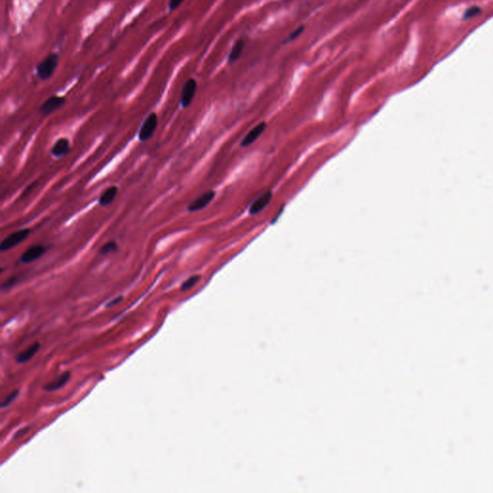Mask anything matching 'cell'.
Instances as JSON below:
<instances>
[{"mask_svg": "<svg viewBox=\"0 0 493 493\" xmlns=\"http://www.w3.org/2000/svg\"><path fill=\"white\" fill-rule=\"evenodd\" d=\"M17 282V278H12L10 280H8L7 282H5L3 285H2V289H7V288H10L11 286L15 285Z\"/></svg>", "mask_w": 493, "mask_h": 493, "instance_id": "obj_22", "label": "cell"}, {"mask_svg": "<svg viewBox=\"0 0 493 493\" xmlns=\"http://www.w3.org/2000/svg\"><path fill=\"white\" fill-rule=\"evenodd\" d=\"M183 1H184V0H170V4H169L170 9H171L172 11L176 10V9H177V8H178V7H179V6L183 3Z\"/></svg>", "mask_w": 493, "mask_h": 493, "instance_id": "obj_21", "label": "cell"}, {"mask_svg": "<svg viewBox=\"0 0 493 493\" xmlns=\"http://www.w3.org/2000/svg\"><path fill=\"white\" fill-rule=\"evenodd\" d=\"M118 249H119L118 243L116 241L112 240V241H108L103 246H101L99 248V252L101 255H108V254H111V253L118 251Z\"/></svg>", "mask_w": 493, "mask_h": 493, "instance_id": "obj_15", "label": "cell"}, {"mask_svg": "<svg viewBox=\"0 0 493 493\" xmlns=\"http://www.w3.org/2000/svg\"><path fill=\"white\" fill-rule=\"evenodd\" d=\"M118 193H119V188L117 186L108 187L99 197V205L103 206V207L110 205L116 199Z\"/></svg>", "mask_w": 493, "mask_h": 493, "instance_id": "obj_11", "label": "cell"}, {"mask_svg": "<svg viewBox=\"0 0 493 493\" xmlns=\"http://www.w3.org/2000/svg\"><path fill=\"white\" fill-rule=\"evenodd\" d=\"M197 81L193 78L187 80L186 83L184 84L181 92V99H180L181 105L183 108H187L191 105L197 92Z\"/></svg>", "mask_w": 493, "mask_h": 493, "instance_id": "obj_6", "label": "cell"}, {"mask_svg": "<svg viewBox=\"0 0 493 493\" xmlns=\"http://www.w3.org/2000/svg\"><path fill=\"white\" fill-rule=\"evenodd\" d=\"M31 230L29 229H23L17 230L10 235H8L6 238H4L0 244V250L2 252L9 251L10 249L14 248L15 246L20 245L23 241H25L29 235H30Z\"/></svg>", "mask_w": 493, "mask_h": 493, "instance_id": "obj_1", "label": "cell"}, {"mask_svg": "<svg viewBox=\"0 0 493 493\" xmlns=\"http://www.w3.org/2000/svg\"><path fill=\"white\" fill-rule=\"evenodd\" d=\"M58 62H59V56L57 54L52 53V54L49 55L38 66V68H37L38 76L43 80L50 78L53 72L57 68Z\"/></svg>", "mask_w": 493, "mask_h": 493, "instance_id": "obj_2", "label": "cell"}, {"mask_svg": "<svg viewBox=\"0 0 493 493\" xmlns=\"http://www.w3.org/2000/svg\"><path fill=\"white\" fill-rule=\"evenodd\" d=\"M47 252V247L43 245H34L28 247L19 257V260L23 264L32 263L39 258H41Z\"/></svg>", "mask_w": 493, "mask_h": 493, "instance_id": "obj_5", "label": "cell"}, {"mask_svg": "<svg viewBox=\"0 0 493 493\" xmlns=\"http://www.w3.org/2000/svg\"><path fill=\"white\" fill-rule=\"evenodd\" d=\"M70 378H71V373L70 372H65L62 375H60L56 380H53L52 382L47 384L44 387V389L47 390V391H49V392H51V391H54V390H58V389L63 388L69 382Z\"/></svg>", "mask_w": 493, "mask_h": 493, "instance_id": "obj_12", "label": "cell"}, {"mask_svg": "<svg viewBox=\"0 0 493 493\" xmlns=\"http://www.w3.org/2000/svg\"><path fill=\"white\" fill-rule=\"evenodd\" d=\"M244 47H245V42L243 39H239L235 42V44L233 45V48L231 49V51L229 53V63H234L236 62L241 54L243 52L244 50Z\"/></svg>", "mask_w": 493, "mask_h": 493, "instance_id": "obj_14", "label": "cell"}, {"mask_svg": "<svg viewBox=\"0 0 493 493\" xmlns=\"http://www.w3.org/2000/svg\"><path fill=\"white\" fill-rule=\"evenodd\" d=\"M481 13V9L479 7H471V8H468L465 13H464V16H463V18L464 19H468V18H473L477 16L478 14Z\"/></svg>", "mask_w": 493, "mask_h": 493, "instance_id": "obj_20", "label": "cell"}, {"mask_svg": "<svg viewBox=\"0 0 493 493\" xmlns=\"http://www.w3.org/2000/svg\"><path fill=\"white\" fill-rule=\"evenodd\" d=\"M70 150H71V144L69 139L62 137L54 143L51 148V153L55 158L61 159L67 156Z\"/></svg>", "mask_w": 493, "mask_h": 493, "instance_id": "obj_8", "label": "cell"}, {"mask_svg": "<svg viewBox=\"0 0 493 493\" xmlns=\"http://www.w3.org/2000/svg\"><path fill=\"white\" fill-rule=\"evenodd\" d=\"M28 430H29V427H26V428H24V429L19 430L18 434L14 437V439H18V438H20L22 435H25V434L28 432Z\"/></svg>", "mask_w": 493, "mask_h": 493, "instance_id": "obj_24", "label": "cell"}, {"mask_svg": "<svg viewBox=\"0 0 493 493\" xmlns=\"http://www.w3.org/2000/svg\"><path fill=\"white\" fill-rule=\"evenodd\" d=\"M158 126V117L155 112L150 113L142 124L139 131V140L142 143L148 141Z\"/></svg>", "mask_w": 493, "mask_h": 493, "instance_id": "obj_3", "label": "cell"}, {"mask_svg": "<svg viewBox=\"0 0 493 493\" xmlns=\"http://www.w3.org/2000/svg\"><path fill=\"white\" fill-rule=\"evenodd\" d=\"M303 30H304V26H303V25H300L299 27H298L297 29H295V30H294V31H293L290 35L288 36V37L286 38V40L283 42V44L296 40V39H297V38H298V37H299V36L300 35L302 32H303Z\"/></svg>", "mask_w": 493, "mask_h": 493, "instance_id": "obj_19", "label": "cell"}, {"mask_svg": "<svg viewBox=\"0 0 493 493\" xmlns=\"http://www.w3.org/2000/svg\"><path fill=\"white\" fill-rule=\"evenodd\" d=\"M18 393H19V390H18V389H17V390H14L13 392H11V393H10V394H9V395H8V396H7V397H6L3 401H2L1 405H0V406H1V408H5V407H7L8 405H11V404H12V403L16 400V398L18 397Z\"/></svg>", "mask_w": 493, "mask_h": 493, "instance_id": "obj_17", "label": "cell"}, {"mask_svg": "<svg viewBox=\"0 0 493 493\" xmlns=\"http://www.w3.org/2000/svg\"><path fill=\"white\" fill-rule=\"evenodd\" d=\"M201 277L199 275H194L192 277H190L189 279H187L185 282H183L180 286V291L184 292V291H188L190 290L191 288H193L195 285L197 283V282L200 281Z\"/></svg>", "mask_w": 493, "mask_h": 493, "instance_id": "obj_16", "label": "cell"}, {"mask_svg": "<svg viewBox=\"0 0 493 493\" xmlns=\"http://www.w3.org/2000/svg\"><path fill=\"white\" fill-rule=\"evenodd\" d=\"M40 350V343L39 342H35L33 343L32 345H30L26 350H24L23 352H19L18 354V356L16 357V361L21 364V363H26L27 361H29L31 358L34 357V355L36 354V352H38Z\"/></svg>", "mask_w": 493, "mask_h": 493, "instance_id": "obj_13", "label": "cell"}, {"mask_svg": "<svg viewBox=\"0 0 493 493\" xmlns=\"http://www.w3.org/2000/svg\"><path fill=\"white\" fill-rule=\"evenodd\" d=\"M265 129H266V123H259L258 125L253 127L246 134V137L243 139V141L241 143V146L247 147V146L251 145L256 139H258V137H260V135L264 132Z\"/></svg>", "mask_w": 493, "mask_h": 493, "instance_id": "obj_9", "label": "cell"}, {"mask_svg": "<svg viewBox=\"0 0 493 493\" xmlns=\"http://www.w3.org/2000/svg\"><path fill=\"white\" fill-rule=\"evenodd\" d=\"M123 299V296H120V297H118V298H116V299H112V300H111V301L107 304V307H112V306H114V305L118 304L119 302H121V300Z\"/></svg>", "mask_w": 493, "mask_h": 493, "instance_id": "obj_23", "label": "cell"}, {"mask_svg": "<svg viewBox=\"0 0 493 493\" xmlns=\"http://www.w3.org/2000/svg\"><path fill=\"white\" fill-rule=\"evenodd\" d=\"M215 197V192L214 191H207L203 194L198 196L196 199H194L188 206V211L191 213L199 211L204 209Z\"/></svg>", "mask_w": 493, "mask_h": 493, "instance_id": "obj_7", "label": "cell"}, {"mask_svg": "<svg viewBox=\"0 0 493 493\" xmlns=\"http://www.w3.org/2000/svg\"><path fill=\"white\" fill-rule=\"evenodd\" d=\"M38 185H39V182H38V181H34V182L30 183V184H29V185H28V186H27V187H26V188L22 191V193H21L20 196H19V198H20V199H25L26 197H28L30 195L32 194V193L35 191V189L37 188V186H38Z\"/></svg>", "mask_w": 493, "mask_h": 493, "instance_id": "obj_18", "label": "cell"}, {"mask_svg": "<svg viewBox=\"0 0 493 493\" xmlns=\"http://www.w3.org/2000/svg\"><path fill=\"white\" fill-rule=\"evenodd\" d=\"M272 197H273V194H272V192H270V191H269V192H266V193H264V194L262 195V196H260V197H258V198H257V199H256L253 203H252L251 207L249 208V213L253 215V214H257V213H259V212L261 211V210H263L265 207L269 204V202L271 201Z\"/></svg>", "mask_w": 493, "mask_h": 493, "instance_id": "obj_10", "label": "cell"}, {"mask_svg": "<svg viewBox=\"0 0 493 493\" xmlns=\"http://www.w3.org/2000/svg\"><path fill=\"white\" fill-rule=\"evenodd\" d=\"M66 99L64 97H59V96H52L49 98L40 107V113L47 117L53 114L55 111H57L60 107L65 104Z\"/></svg>", "mask_w": 493, "mask_h": 493, "instance_id": "obj_4", "label": "cell"}]
</instances>
